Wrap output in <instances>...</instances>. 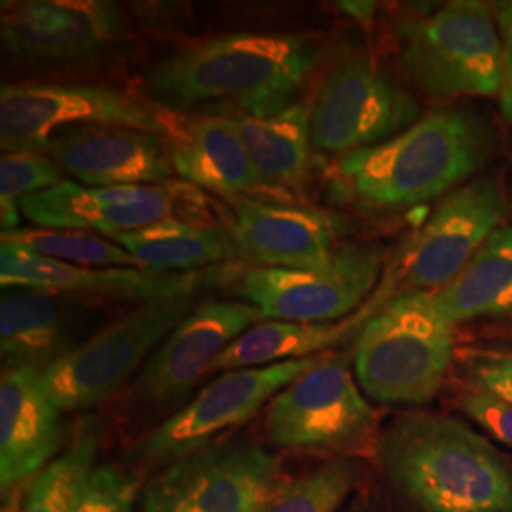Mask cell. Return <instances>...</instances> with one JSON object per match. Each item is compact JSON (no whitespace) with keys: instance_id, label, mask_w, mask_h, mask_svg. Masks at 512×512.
I'll use <instances>...</instances> for the list:
<instances>
[{"instance_id":"1","label":"cell","mask_w":512,"mask_h":512,"mask_svg":"<svg viewBox=\"0 0 512 512\" xmlns=\"http://www.w3.org/2000/svg\"><path fill=\"white\" fill-rule=\"evenodd\" d=\"M317 44L302 33H232L186 44L147 73L152 95L169 110L224 103L268 116L296 103L317 61Z\"/></svg>"},{"instance_id":"2","label":"cell","mask_w":512,"mask_h":512,"mask_svg":"<svg viewBox=\"0 0 512 512\" xmlns=\"http://www.w3.org/2000/svg\"><path fill=\"white\" fill-rule=\"evenodd\" d=\"M380 458L418 512H512V467L456 418L406 414L385 431Z\"/></svg>"},{"instance_id":"3","label":"cell","mask_w":512,"mask_h":512,"mask_svg":"<svg viewBox=\"0 0 512 512\" xmlns=\"http://www.w3.org/2000/svg\"><path fill=\"white\" fill-rule=\"evenodd\" d=\"M492 150V129L473 110H437L382 145L342 156L340 173L363 202L408 207L459 188Z\"/></svg>"},{"instance_id":"4","label":"cell","mask_w":512,"mask_h":512,"mask_svg":"<svg viewBox=\"0 0 512 512\" xmlns=\"http://www.w3.org/2000/svg\"><path fill=\"white\" fill-rule=\"evenodd\" d=\"M456 327L435 293L395 294L359 330L357 384L376 403H429L452 363Z\"/></svg>"},{"instance_id":"5","label":"cell","mask_w":512,"mask_h":512,"mask_svg":"<svg viewBox=\"0 0 512 512\" xmlns=\"http://www.w3.org/2000/svg\"><path fill=\"white\" fill-rule=\"evenodd\" d=\"M401 63L421 92L439 97L495 95L505 82V50L488 6L450 2L399 25Z\"/></svg>"},{"instance_id":"6","label":"cell","mask_w":512,"mask_h":512,"mask_svg":"<svg viewBox=\"0 0 512 512\" xmlns=\"http://www.w3.org/2000/svg\"><path fill=\"white\" fill-rule=\"evenodd\" d=\"M196 291L141 304L86 338L69 355L40 372L42 385L61 410L103 403L141 370L184 317L194 310Z\"/></svg>"},{"instance_id":"7","label":"cell","mask_w":512,"mask_h":512,"mask_svg":"<svg viewBox=\"0 0 512 512\" xmlns=\"http://www.w3.org/2000/svg\"><path fill=\"white\" fill-rule=\"evenodd\" d=\"M382 262L378 247L344 245L311 266H251L234 279V287L266 321L332 323L359 308L372 293Z\"/></svg>"},{"instance_id":"8","label":"cell","mask_w":512,"mask_h":512,"mask_svg":"<svg viewBox=\"0 0 512 512\" xmlns=\"http://www.w3.org/2000/svg\"><path fill=\"white\" fill-rule=\"evenodd\" d=\"M78 126H116L164 135L160 110L131 93L103 86L19 82L0 90L2 152H46L59 131Z\"/></svg>"},{"instance_id":"9","label":"cell","mask_w":512,"mask_h":512,"mask_svg":"<svg viewBox=\"0 0 512 512\" xmlns=\"http://www.w3.org/2000/svg\"><path fill=\"white\" fill-rule=\"evenodd\" d=\"M281 484L274 454L230 440L169 463L148 484L141 511L262 512Z\"/></svg>"},{"instance_id":"10","label":"cell","mask_w":512,"mask_h":512,"mask_svg":"<svg viewBox=\"0 0 512 512\" xmlns=\"http://www.w3.org/2000/svg\"><path fill=\"white\" fill-rule=\"evenodd\" d=\"M420 103L370 59H349L319 84L310 105L311 143L351 154L401 135L420 120Z\"/></svg>"},{"instance_id":"11","label":"cell","mask_w":512,"mask_h":512,"mask_svg":"<svg viewBox=\"0 0 512 512\" xmlns=\"http://www.w3.org/2000/svg\"><path fill=\"white\" fill-rule=\"evenodd\" d=\"M264 425L270 442L281 448L346 450L370 437L376 410L348 363L327 353L319 365L275 395Z\"/></svg>"},{"instance_id":"12","label":"cell","mask_w":512,"mask_h":512,"mask_svg":"<svg viewBox=\"0 0 512 512\" xmlns=\"http://www.w3.org/2000/svg\"><path fill=\"white\" fill-rule=\"evenodd\" d=\"M325 355L222 372L177 414L156 427L143 440L139 454L154 463H173L200 452L220 433L251 420L298 376L319 365Z\"/></svg>"},{"instance_id":"13","label":"cell","mask_w":512,"mask_h":512,"mask_svg":"<svg viewBox=\"0 0 512 512\" xmlns=\"http://www.w3.org/2000/svg\"><path fill=\"white\" fill-rule=\"evenodd\" d=\"M507 213L509 202L497 177H478L446 194L404 253V291L435 293L450 285Z\"/></svg>"},{"instance_id":"14","label":"cell","mask_w":512,"mask_h":512,"mask_svg":"<svg viewBox=\"0 0 512 512\" xmlns=\"http://www.w3.org/2000/svg\"><path fill=\"white\" fill-rule=\"evenodd\" d=\"M126 35L122 10L103 0H29L4 8V52L27 65H73L112 50Z\"/></svg>"},{"instance_id":"15","label":"cell","mask_w":512,"mask_h":512,"mask_svg":"<svg viewBox=\"0 0 512 512\" xmlns=\"http://www.w3.org/2000/svg\"><path fill=\"white\" fill-rule=\"evenodd\" d=\"M262 319V313L243 300L202 302L150 355L135 382V393L156 406L181 401L220 353Z\"/></svg>"},{"instance_id":"16","label":"cell","mask_w":512,"mask_h":512,"mask_svg":"<svg viewBox=\"0 0 512 512\" xmlns=\"http://www.w3.org/2000/svg\"><path fill=\"white\" fill-rule=\"evenodd\" d=\"M177 202L162 184L92 188L63 179L19 203L21 217L50 230L95 232L110 239L173 219Z\"/></svg>"},{"instance_id":"17","label":"cell","mask_w":512,"mask_h":512,"mask_svg":"<svg viewBox=\"0 0 512 512\" xmlns=\"http://www.w3.org/2000/svg\"><path fill=\"white\" fill-rule=\"evenodd\" d=\"M344 219L319 207L245 198L238 203L230 239L234 253L260 268H302L329 258Z\"/></svg>"},{"instance_id":"18","label":"cell","mask_w":512,"mask_h":512,"mask_svg":"<svg viewBox=\"0 0 512 512\" xmlns=\"http://www.w3.org/2000/svg\"><path fill=\"white\" fill-rule=\"evenodd\" d=\"M202 275L160 274L143 268H84L16 245L0 247L2 289H37L73 298H109L148 304L173 294L198 291Z\"/></svg>"},{"instance_id":"19","label":"cell","mask_w":512,"mask_h":512,"mask_svg":"<svg viewBox=\"0 0 512 512\" xmlns=\"http://www.w3.org/2000/svg\"><path fill=\"white\" fill-rule=\"evenodd\" d=\"M46 154L61 173L92 188L162 184L173 175L164 135L116 126H78L54 135Z\"/></svg>"},{"instance_id":"20","label":"cell","mask_w":512,"mask_h":512,"mask_svg":"<svg viewBox=\"0 0 512 512\" xmlns=\"http://www.w3.org/2000/svg\"><path fill=\"white\" fill-rule=\"evenodd\" d=\"M61 410L48 397L40 370L4 368L0 378L2 494L35 476L63 446Z\"/></svg>"},{"instance_id":"21","label":"cell","mask_w":512,"mask_h":512,"mask_svg":"<svg viewBox=\"0 0 512 512\" xmlns=\"http://www.w3.org/2000/svg\"><path fill=\"white\" fill-rule=\"evenodd\" d=\"M86 302L37 289H6L0 300L4 368L46 370L73 349L84 325Z\"/></svg>"},{"instance_id":"22","label":"cell","mask_w":512,"mask_h":512,"mask_svg":"<svg viewBox=\"0 0 512 512\" xmlns=\"http://www.w3.org/2000/svg\"><path fill=\"white\" fill-rule=\"evenodd\" d=\"M165 143L173 173L207 190L241 196L262 184L238 133L226 116H196L175 120L164 114Z\"/></svg>"},{"instance_id":"23","label":"cell","mask_w":512,"mask_h":512,"mask_svg":"<svg viewBox=\"0 0 512 512\" xmlns=\"http://www.w3.org/2000/svg\"><path fill=\"white\" fill-rule=\"evenodd\" d=\"M238 133L262 188L298 192L311 165L310 105L293 103L268 116L224 114Z\"/></svg>"},{"instance_id":"24","label":"cell","mask_w":512,"mask_h":512,"mask_svg":"<svg viewBox=\"0 0 512 512\" xmlns=\"http://www.w3.org/2000/svg\"><path fill=\"white\" fill-rule=\"evenodd\" d=\"M384 302V298H378L342 323H258L224 349L209 372L258 368L327 353V349L346 340L355 330L363 329Z\"/></svg>"},{"instance_id":"25","label":"cell","mask_w":512,"mask_h":512,"mask_svg":"<svg viewBox=\"0 0 512 512\" xmlns=\"http://www.w3.org/2000/svg\"><path fill=\"white\" fill-rule=\"evenodd\" d=\"M435 296L456 325L512 321V224L495 230L469 266Z\"/></svg>"},{"instance_id":"26","label":"cell","mask_w":512,"mask_h":512,"mask_svg":"<svg viewBox=\"0 0 512 512\" xmlns=\"http://www.w3.org/2000/svg\"><path fill=\"white\" fill-rule=\"evenodd\" d=\"M133 256L137 268L160 274H184L228 260L234 245L219 228L167 219L137 232L112 238Z\"/></svg>"},{"instance_id":"27","label":"cell","mask_w":512,"mask_h":512,"mask_svg":"<svg viewBox=\"0 0 512 512\" xmlns=\"http://www.w3.org/2000/svg\"><path fill=\"white\" fill-rule=\"evenodd\" d=\"M95 456L97 431L92 423H82L71 444L31 480L21 512H76Z\"/></svg>"},{"instance_id":"28","label":"cell","mask_w":512,"mask_h":512,"mask_svg":"<svg viewBox=\"0 0 512 512\" xmlns=\"http://www.w3.org/2000/svg\"><path fill=\"white\" fill-rule=\"evenodd\" d=\"M4 245H16L40 256L84 268H137L133 256L114 239L76 230L18 228L2 232Z\"/></svg>"},{"instance_id":"29","label":"cell","mask_w":512,"mask_h":512,"mask_svg":"<svg viewBox=\"0 0 512 512\" xmlns=\"http://www.w3.org/2000/svg\"><path fill=\"white\" fill-rule=\"evenodd\" d=\"M355 484L357 473L351 463H327L291 482H283L262 512H336Z\"/></svg>"},{"instance_id":"30","label":"cell","mask_w":512,"mask_h":512,"mask_svg":"<svg viewBox=\"0 0 512 512\" xmlns=\"http://www.w3.org/2000/svg\"><path fill=\"white\" fill-rule=\"evenodd\" d=\"M63 181L61 169L42 152H8L0 158L2 232L18 230L19 203Z\"/></svg>"},{"instance_id":"31","label":"cell","mask_w":512,"mask_h":512,"mask_svg":"<svg viewBox=\"0 0 512 512\" xmlns=\"http://www.w3.org/2000/svg\"><path fill=\"white\" fill-rule=\"evenodd\" d=\"M137 482L114 465H95L78 497L76 512H135Z\"/></svg>"},{"instance_id":"32","label":"cell","mask_w":512,"mask_h":512,"mask_svg":"<svg viewBox=\"0 0 512 512\" xmlns=\"http://www.w3.org/2000/svg\"><path fill=\"white\" fill-rule=\"evenodd\" d=\"M461 410L494 439L512 448V403L475 387L461 399Z\"/></svg>"},{"instance_id":"33","label":"cell","mask_w":512,"mask_h":512,"mask_svg":"<svg viewBox=\"0 0 512 512\" xmlns=\"http://www.w3.org/2000/svg\"><path fill=\"white\" fill-rule=\"evenodd\" d=\"M475 387L512 403V348L480 353L473 363Z\"/></svg>"},{"instance_id":"34","label":"cell","mask_w":512,"mask_h":512,"mask_svg":"<svg viewBox=\"0 0 512 512\" xmlns=\"http://www.w3.org/2000/svg\"><path fill=\"white\" fill-rule=\"evenodd\" d=\"M495 19H497L499 37L503 42L505 59H512V0L511 2H499L495 6Z\"/></svg>"},{"instance_id":"35","label":"cell","mask_w":512,"mask_h":512,"mask_svg":"<svg viewBox=\"0 0 512 512\" xmlns=\"http://www.w3.org/2000/svg\"><path fill=\"white\" fill-rule=\"evenodd\" d=\"M501 105L512 122V59H505V82L501 90Z\"/></svg>"},{"instance_id":"36","label":"cell","mask_w":512,"mask_h":512,"mask_svg":"<svg viewBox=\"0 0 512 512\" xmlns=\"http://www.w3.org/2000/svg\"><path fill=\"white\" fill-rule=\"evenodd\" d=\"M342 8L349 14H353L355 18H365V16L370 18L374 12V4L370 2H344Z\"/></svg>"},{"instance_id":"37","label":"cell","mask_w":512,"mask_h":512,"mask_svg":"<svg viewBox=\"0 0 512 512\" xmlns=\"http://www.w3.org/2000/svg\"><path fill=\"white\" fill-rule=\"evenodd\" d=\"M348 512H368V511H365V509H361V507H357V505H355V507H351V509H349Z\"/></svg>"},{"instance_id":"38","label":"cell","mask_w":512,"mask_h":512,"mask_svg":"<svg viewBox=\"0 0 512 512\" xmlns=\"http://www.w3.org/2000/svg\"><path fill=\"white\" fill-rule=\"evenodd\" d=\"M2 512H14V511H12V509H4V511H2Z\"/></svg>"}]
</instances>
